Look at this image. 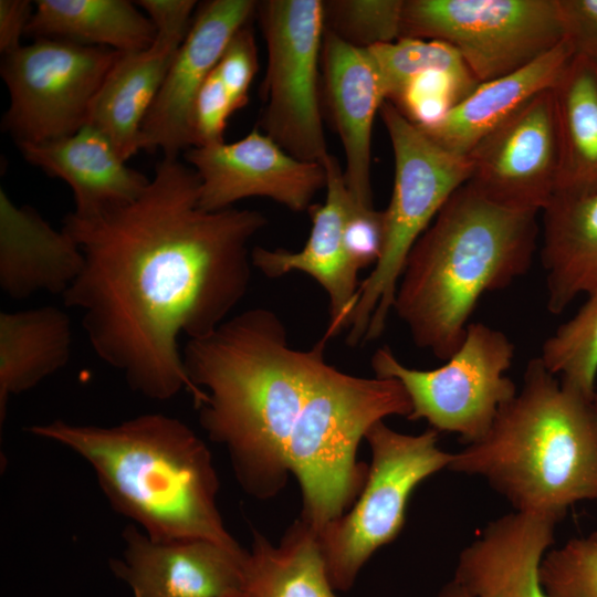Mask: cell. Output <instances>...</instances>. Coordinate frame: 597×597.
<instances>
[{
    "label": "cell",
    "instance_id": "cell-24",
    "mask_svg": "<svg viewBox=\"0 0 597 597\" xmlns=\"http://www.w3.org/2000/svg\"><path fill=\"white\" fill-rule=\"evenodd\" d=\"M542 212L546 307L557 315L597 290V192L554 196Z\"/></svg>",
    "mask_w": 597,
    "mask_h": 597
},
{
    "label": "cell",
    "instance_id": "cell-40",
    "mask_svg": "<svg viewBox=\"0 0 597 597\" xmlns=\"http://www.w3.org/2000/svg\"><path fill=\"white\" fill-rule=\"evenodd\" d=\"M593 404H594V407H595V409L597 411V391L595 392V396L593 398Z\"/></svg>",
    "mask_w": 597,
    "mask_h": 597
},
{
    "label": "cell",
    "instance_id": "cell-15",
    "mask_svg": "<svg viewBox=\"0 0 597 597\" xmlns=\"http://www.w3.org/2000/svg\"><path fill=\"white\" fill-rule=\"evenodd\" d=\"M252 0H211L195 12L161 87L144 118L139 150L177 158L191 147L189 117L193 100L217 66L228 42L255 13Z\"/></svg>",
    "mask_w": 597,
    "mask_h": 597
},
{
    "label": "cell",
    "instance_id": "cell-25",
    "mask_svg": "<svg viewBox=\"0 0 597 597\" xmlns=\"http://www.w3.org/2000/svg\"><path fill=\"white\" fill-rule=\"evenodd\" d=\"M72 329L61 308L0 314V423L11 396L32 389L63 368L71 355Z\"/></svg>",
    "mask_w": 597,
    "mask_h": 597
},
{
    "label": "cell",
    "instance_id": "cell-4",
    "mask_svg": "<svg viewBox=\"0 0 597 597\" xmlns=\"http://www.w3.org/2000/svg\"><path fill=\"white\" fill-rule=\"evenodd\" d=\"M27 430L85 460L111 506L150 538H205L242 548L217 506L219 480L211 453L181 420L144 413L101 427L57 419Z\"/></svg>",
    "mask_w": 597,
    "mask_h": 597
},
{
    "label": "cell",
    "instance_id": "cell-8",
    "mask_svg": "<svg viewBox=\"0 0 597 597\" xmlns=\"http://www.w3.org/2000/svg\"><path fill=\"white\" fill-rule=\"evenodd\" d=\"M371 463L352 509L318 532L322 555L335 590L346 591L359 570L404 527L408 500L423 480L448 469L453 453L438 447V431L405 434L384 420L365 434Z\"/></svg>",
    "mask_w": 597,
    "mask_h": 597
},
{
    "label": "cell",
    "instance_id": "cell-12",
    "mask_svg": "<svg viewBox=\"0 0 597 597\" xmlns=\"http://www.w3.org/2000/svg\"><path fill=\"white\" fill-rule=\"evenodd\" d=\"M122 52L57 39H36L3 54L0 74L10 105L2 128L18 145L71 136Z\"/></svg>",
    "mask_w": 597,
    "mask_h": 597
},
{
    "label": "cell",
    "instance_id": "cell-13",
    "mask_svg": "<svg viewBox=\"0 0 597 597\" xmlns=\"http://www.w3.org/2000/svg\"><path fill=\"white\" fill-rule=\"evenodd\" d=\"M468 184L516 210L543 211L556 190L558 136L553 87L542 91L481 138L467 155Z\"/></svg>",
    "mask_w": 597,
    "mask_h": 597
},
{
    "label": "cell",
    "instance_id": "cell-22",
    "mask_svg": "<svg viewBox=\"0 0 597 597\" xmlns=\"http://www.w3.org/2000/svg\"><path fill=\"white\" fill-rule=\"evenodd\" d=\"M192 19L158 27L147 49L121 53L91 105L86 125L105 134L125 161L139 150L144 118Z\"/></svg>",
    "mask_w": 597,
    "mask_h": 597
},
{
    "label": "cell",
    "instance_id": "cell-5",
    "mask_svg": "<svg viewBox=\"0 0 597 597\" xmlns=\"http://www.w3.org/2000/svg\"><path fill=\"white\" fill-rule=\"evenodd\" d=\"M449 470L483 478L514 511L558 522L568 507L597 501V411L540 357L489 431L453 453Z\"/></svg>",
    "mask_w": 597,
    "mask_h": 597
},
{
    "label": "cell",
    "instance_id": "cell-17",
    "mask_svg": "<svg viewBox=\"0 0 597 597\" xmlns=\"http://www.w3.org/2000/svg\"><path fill=\"white\" fill-rule=\"evenodd\" d=\"M322 164L326 197L324 203L308 209L312 228L304 247L298 251L255 247L251 262L269 279L296 271L308 274L323 287L329 303V322L323 338L328 341L347 328L360 282L345 248L346 224L355 201L338 159L328 154Z\"/></svg>",
    "mask_w": 597,
    "mask_h": 597
},
{
    "label": "cell",
    "instance_id": "cell-19",
    "mask_svg": "<svg viewBox=\"0 0 597 597\" xmlns=\"http://www.w3.org/2000/svg\"><path fill=\"white\" fill-rule=\"evenodd\" d=\"M556 523L519 511L490 522L461 551L453 579L471 597H548L541 565L554 544Z\"/></svg>",
    "mask_w": 597,
    "mask_h": 597
},
{
    "label": "cell",
    "instance_id": "cell-10",
    "mask_svg": "<svg viewBox=\"0 0 597 597\" xmlns=\"http://www.w3.org/2000/svg\"><path fill=\"white\" fill-rule=\"evenodd\" d=\"M400 38L448 43L484 83L532 63L564 32L557 0H404Z\"/></svg>",
    "mask_w": 597,
    "mask_h": 597
},
{
    "label": "cell",
    "instance_id": "cell-30",
    "mask_svg": "<svg viewBox=\"0 0 597 597\" xmlns=\"http://www.w3.org/2000/svg\"><path fill=\"white\" fill-rule=\"evenodd\" d=\"M369 51L380 71L388 102L394 101L411 78L427 72L449 74L471 93L480 84L460 54L442 41L399 38Z\"/></svg>",
    "mask_w": 597,
    "mask_h": 597
},
{
    "label": "cell",
    "instance_id": "cell-42",
    "mask_svg": "<svg viewBox=\"0 0 597 597\" xmlns=\"http://www.w3.org/2000/svg\"><path fill=\"white\" fill-rule=\"evenodd\" d=\"M595 69V67H594ZM595 72H596V80H597V69H595Z\"/></svg>",
    "mask_w": 597,
    "mask_h": 597
},
{
    "label": "cell",
    "instance_id": "cell-38",
    "mask_svg": "<svg viewBox=\"0 0 597 597\" xmlns=\"http://www.w3.org/2000/svg\"><path fill=\"white\" fill-rule=\"evenodd\" d=\"M147 12L155 27L182 18H192L195 0H139L136 2Z\"/></svg>",
    "mask_w": 597,
    "mask_h": 597
},
{
    "label": "cell",
    "instance_id": "cell-23",
    "mask_svg": "<svg viewBox=\"0 0 597 597\" xmlns=\"http://www.w3.org/2000/svg\"><path fill=\"white\" fill-rule=\"evenodd\" d=\"M573 57V50L564 39L526 66L480 83L439 122L420 128L447 150L467 156L481 138L530 98L552 88Z\"/></svg>",
    "mask_w": 597,
    "mask_h": 597
},
{
    "label": "cell",
    "instance_id": "cell-39",
    "mask_svg": "<svg viewBox=\"0 0 597 597\" xmlns=\"http://www.w3.org/2000/svg\"><path fill=\"white\" fill-rule=\"evenodd\" d=\"M431 597H471L453 578Z\"/></svg>",
    "mask_w": 597,
    "mask_h": 597
},
{
    "label": "cell",
    "instance_id": "cell-11",
    "mask_svg": "<svg viewBox=\"0 0 597 597\" xmlns=\"http://www.w3.org/2000/svg\"><path fill=\"white\" fill-rule=\"evenodd\" d=\"M255 13L268 53L262 133L296 159L322 163L329 154L318 94L323 1L263 0Z\"/></svg>",
    "mask_w": 597,
    "mask_h": 597
},
{
    "label": "cell",
    "instance_id": "cell-20",
    "mask_svg": "<svg viewBox=\"0 0 597 597\" xmlns=\"http://www.w3.org/2000/svg\"><path fill=\"white\" fill-rule=\"evenodd\" d=\"M18 146L28 163L69 184L78 217L128 203L150 181L129 168L107 136L91 125L67 137Z\"/></svg>",
    "mask_w": 597,
    "mask_h": 597
},
{
    "label": "cell",
    "instance_id": "cell-1",
    "mask_svg": "<svg viewBox=\"0 0 597 597\" xmlns=\"http://www.w3.org/2000/svg\"><path fill=\"white\" fill-rule=\"evenodd\" d=\"M199 178L164 157L135 200L92 217L70 212L62 229L84 264L62 295L82 315L95 354L128 387L153 400L186 390L197 408L205 391L189 380L178 337L199 338L222 324L251 277L259 211L202 210Z\"/></svg>",
    "mask_w": 597,
    "mask_h": 597
},
{
    "label": "cell",
    "instance_id": "cell-6",
    "mask_svg": "<svg viewBox=\"0 0 597 597\" xmlns=\"http://www.w3.org/2000/svg\"><path fill=\"white\" fill-rule=\"evenodd\" d=\"M410 413L397 379L353 376L325 363L286 450L302 490L301 519L318 533L342 516L367 479L368 468L356 460L362 439L376 422Z\"/></svg>",
    "mask_w": 597,
    "mask_h": 597
},
{
    "label": "cell",
    "instance_id": "cell-16",
    "mask_svg": "<svg viewBox=\"0 0 597 597\" xmlns=\"http://www.w3.org/2000/svg\"><path fill=\"white\" fill-rule=\"evenodd\" d=\"M122 537V558L113 573L133 597H228L245 593L247 549H231L205 538L158 541L133 524Z\"/></svg>",
    "mask_w": 597,
    "mask_h": 597
},
{
    "label": "cell",
    "instance_id": "cell-26",
    "mask_svg": "<svg viewBox=\"0 0 597 597\" xmlns=\"http://www.w3.org/2000/svg\"><path fill=\"white\" fill-rule=\"evenodd\" d=\"M558 136L555 196L597 192V80L594 66L574 56L553 86Z\"/></svg>",
    "mask_w": 597,
    "mask_h": 597
},
{
    "label": "cell",
    "instance_id": "cell-3",
    "mask_svg": "<svg viewBox=\"0 0 597 597\" xmlns=\"http://www.w3.org/2000/svg\"><path fill=\"white\" fill-rule=\"evenodd\" d=\"M537 213L500 206L468 182L412 247L392 311L412 342L447 360L483 294L525 274L537 248Z\"/></svg>",
    "mask_w": 597,
    "mask_h": 597
},
{
    "label": "cell",
    "instance_id": "cell-14",
    "mask_svg": "<svg viewBox=\"0 0 597 597\" xmlns=\"http://www.w3.org/2000/svg\"><path fill=\"white\" fill-rule=\"evenodd\" d=\"M185 158L199 178L198 205L206 211L263 197L301 212L326 185L322 163L296 159L256 127L234 143L191 147Z\"/></svg>",
    "mask_w": 597,
    "mask_h": 597
},
{
    "label": "cell",
    "instance_id": "cell-31",
    "mask_svg": "<svg viewBox=\"0 0 597 597\" xmlns=\"http://www.w3.org/2000/svg\"><path fill=\"white\" fill-rule=\"evenodd\" d=\"M404 0L323 1L325 30L360 49L395 42L401 34Z\"/></svg>",
    "mask_w": 597,
    "mask_h": 597
},
{
    "label": "cell",
    "instance_id": "cell-7",
    "mask_svg": "<svg viewBox=\"0 0 597 597\" xmlns=\"http://www.w3.org/2000/svg\"><path fill=\"white\" fill-rule=\"evenodd\" d=\"M379 114L394 153V187L389 205L383 210L380 258L359 283L350 313L346 342L352 346L383 334L412 247L473 171L468 156L437 144L390 102H384Z\"/></svg>",
    "mask_w": 597,
    "mask_h": 597
},
{
    "label": "cell",
    "instance_id": "cell-41",
    "mask_svg": "<svg viewBox=\"0 0 597 597\" xmlns=\"http://www.w3.org/2000/svg\"><path fill=\"white\" fill-rule=\"evenodd\" d=\"M228 597H249L247 595V593H242V594H238V595H233V596H228Z\"/></svg>",
    "mask_w": 597,
    "mask_h": 597
},
{
    "label": "cell",
    "instance_id": "cell-33",
    "mask_svg": "<svg viewBox=\"0 0 597 597\" xmlns=\"http://www.w3.org/2000/svg\"><path fill=\"white\" fill-rule=\"evenodd\" d=\"M232 113L234 109L230 96L214 67L192 103L189 117L191 147L223 143L228 118Z\"/></svg>",
    "mask_w": 597,
    "mask_h": 597
},
{
    "label": "cell",
    "instance_id": "cell-36",
    "mask_svg": "<svg viewBox=\"0 0 597 597\" xmlns=\"http://www.w3.org/2000/svg\"><path fill=\"white\" fill-rule=\"evenodd\" d=\"M557 6L574 56L597 69V0H557Z\"/></svg>",
    "mask_w": 597,
    "mask_h": 597
},
{
    "label": "cell",
    "instance_id": "cell-9",
    "mask_svg": "<svg viewBox=\"0 0 597 597\" xmlns=\"http://www.w3.org/2000/svg\"><path fill=\"white\" fill-rule=\"evenodd\" d=\"M515 348L499 329L470 323L459 348L434 369L404 365L388 346L371 357L375 376L401 383L410 402L407 419H425L431 429L457 433L473 443L491 428L501 408L517 392L506 375Z\"/></svg>",
    "mask_w": 597,
    "mask_h": 597
},
{
    "label": "cell",
    "instance_id": "cell-27",
    "mask_svg": "<svg viewBox=\"0 0 597 597\" xmlns=\"http://www.w3.org/2000/svg\"><path fill=\"white\" fill-rule=\"evenodd\" d=\"M25 34L129 53L147 49L157 29L127 0H38Z\"/></svg>",
    "mask_w": 597,
    "mask_h": 597
},
{
    "label": "cell",
    "instance_id": "cell-29",
    "mask_svg": "<svg viewBox=\"0 0 597 597\" xmlns=\"http://www.w3.org/2000/svg\"><path fill=\"white\" fill-rule=\"evenodd\" d=\"M586 296L577 313L544 342L538 357L564 385L593 399L597 377V290Z\"/></svg>",
    "mask_w": 597,
    "mask_h": 597
},
{
    "label": "cell",
    "instance_id": "cell-18",
    "mask_svg": "<svg viewBox=\"0 0 597 597\" xmlns=\"http://www.w3.org/2000/svg\"><path fill=\"white\" fill-rule=\"evenodd\" d=\"M321 63L325 94L344 154V177L356 205L374 208L371 132L386 101L384 82L369 49L353 46L325 30Z\"/></svg>",
    "mask_w": 597,
    "mask_h": 597
},
{
    "label": "cell",
    "instance_id": "cell-37",
    "mask_svg": "<svg viewBox=\"0 0 597 597\" xmlns=\"http://www.w3.org/2000/svg\"><path fill=\"white\" fill-rule=\"evenodd\" d=\"M34 12V6L29 0L0 1V51L7 54L20 45L21 36Z\"/></svg>",
    "mask_w": 597,
    "mask_h": 597
},
{
    "label": "cell",
    "instance_id": "cell-21",
    "mask_svg": "<svg viewBox=\"0 0 597 597\" xmlns=\"http://www.w3.org/2000/svg\"><path fill=\"white\" fill-rule=\"evenodd\" d=\"M84 256L63 229L55 230L29 206L0 190V286L13 300L39 292L63 295L78 276Z\"/></svg>",
    "mask_w": 597,
    "mask_h": 597
},
{
    "label": "cell",
    "instance_id": "cell-34",
    "mask_svg": "<svg viewBox=\"0 0 597 597\" xmlns=\"http://www.w3.org/2000/svg\"><path fill=\"white\" fill-rule=\"evenodd\" d=\"M258 69V51L253 32L244 25L230 39L216 66L234 112L248 103L249 87Z\"/></svg>",
    "mask_w": 597,
    "mask_h": 597
},
{
    "label": "cell",
    "instance_id": "cell-35",
    "mask_svg": "<svg viewBox=\"0 0 597 597\" xmlns=\"http://www.w3.org/2000/svg\"><path fill=\"white\" fill-rule=\"evenodd\" d=\"M384 211L354 205L345 230V248L353 268L358 272L374 265L384 244Z\"/></svg>",
    "mask_w": 597,
    "mask_h": 597
},
{
    "label": "cell",
    "instance_id": "cell-32",
    "mask_svg": "<svg viewBox=\"0 0 597 597\" xmlns=\"http://www.w3.org/2000/svg\"><path fill=\"white\" fill-rule=\"evenodd\" d=\"M541 580L548 597H597V532L549 549Z\"/></svg>",
    "mask_w": 597,
    "mask_h": 597
},
{
    "label": "cell",
    "instance_id": "cell-2",
    "mask_svg": "<svg viewBox=\"0 0 597 597\" xmlns=\"http://www.w3.org/2000/svg\"><path fill=\"white\" fill-rule=\"evenodd\" d=\"M326 342L293 348L280 316L254 307L184 348L186 374L206 395L200 426L227 449L238 482L254 498L274 496L286 483V450L326 363Z\"/></svg>",
    "mask_w": 597,
    "mask_h": 597
},
{
    "label": "cell",
    "instance_id": "cell-28",
    "mask_svg": "<svg viewBox=\"0 0 597 597\" xmlns=\"http://www.w3.org/2000/svg\"><path fill=\"white\" fill-rule=\"evenodd\" d=\"M244 576L249 597H337L318 533L301 517L287 528L279 545L253 531Z\"/></svg>",
    "mask_w": 597,
    "mask_h": 597
}]
</instances>
